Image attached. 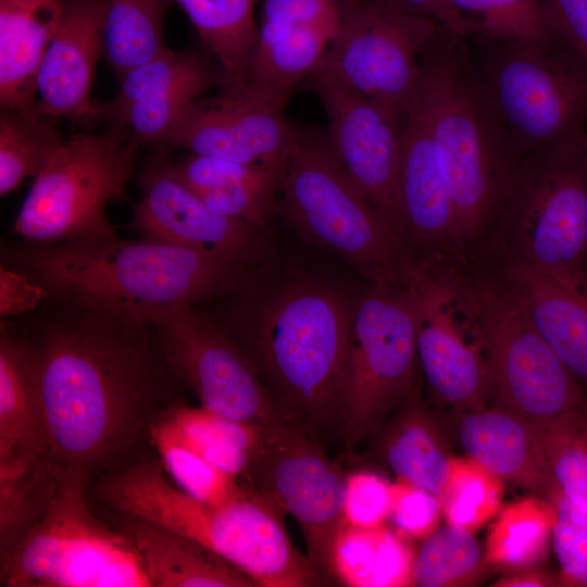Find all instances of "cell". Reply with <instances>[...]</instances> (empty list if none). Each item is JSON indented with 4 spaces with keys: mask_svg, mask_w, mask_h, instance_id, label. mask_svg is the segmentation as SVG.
Segmentation results:
<instances>
[{
    "mask_svg": "<svg viewBox=\"0 0 587 587\" xmlns=\"http://www.w3.org/2000/svg\"><path fill=\"white\" fill-rule=\"evenodd\" d=\"M150 324L86 311L27 342L48 455L91 478L155 452L152 432L184 401Z\"/></svg>",
    "mask_w": 587,
    "mask_h": 587,
    "instance_id": "6da1fadb",
    "label": "cell"
},
{
    "mask_svg": "<svg viewBox=\"0 0 587 587\" xmlns=\"http://www.w3.org/2000/svg\"><path fill=\"white\" fill-rule=\"evenodd\" d=\"M22 260L46 290L85 311L138 324L192 308L242 277L240 262L143 238L41 245L25 251Z\"/></svg>",
    "mask_w": 587,
    "mask_h": 587,
    "instance_id": "7a4b0ae2",
    "label": "cell"
},
{
    "mask_svg": "<svg viewBox=\"0 0 587 587\" xmlns=\"http://www.w3.org/2000/svg\"><path fill=\"white\" fill-rule=\"evenodd\" d=\"M89 496L101 508L142 517L200 542L257 586L321 583L309 558L291 542L282 510L246 485L235 500L210 505L176 486L153 452L92 479Z\"/></svg>",
    "mask_w": 587,
    "mask_h": 587,
    "instance_id": "3957f363",
    "label": "cell"
},
{
    "mask_svg": "<svg viewBox=\"0 0 587 587\" xmlns=\"http://www.w3.org/2000/svg\"><path fill=\"white\" fill-rule=\"evenodd\" d=\"M461 37L442 30L424 52L422 103L455 212L464 252L499 218L527 159L491 111Z\"/></svg>",
    "mask_w": 587,
    "mask_h": 587,
    "instance_id": "277c9868",
    "label": "cell"
},
{
    "mask_svg": "<svg viewBox=\"0 0 587 587\" xmlns=\"http://www.w3.org/2000/svg\"><path fill=\"white\" fill-rule=\"evenodd\" d=\"M351 316L335 292L298 286L264 305L250 334L247 357L277 405L315 433L337 427Z\"/></svg>",
    "mask_w": 587,
    "mask_h": 587,
    "instance_id": "5b68a950",
    "label": "cell"
},
{
    "mask_svg": "<svg viewBox=\"0 0 587 587\" xmlns=\"http://www.w3.org/2000/svg\"><path fill=\"white\" fill-rule=\"evenodd\" d=\"M280 190L283 212L311 240L373 283H403L414 263L408 245L346 174L328 136L300 130Z\"/></svg>",
    "mask_w": 587,
    "mask_h": 587,
    "instance_id": "8992f818",
    "label": "cell"
},
{
    "mask_svg": "<svg viewBox=\"0 0 587 587\" xmlns=\"http://www.w3.org/2000/svg\"><path fill=\"white\" fill-rule=\"evenodd\" d=\"M91 480L65 472L42 519L0 557V586H151L130 535L92 510Z\"/></svg>",
    "mask_w": 587,
    "mask_h": 587,
    "instance_id": "52a82bcc",
    "label": "cell"
},
{
    "mask_svg": "<svg viewBox=\"0 0 587 587\" xmlns=\"http://www.w3.org/2000/svg\"><path fill=\"white\" fill-rule=\"evenodd\" d=\"M140 146L116 122L99 134L72 135L34 177L14 230L41 245L115 236L105 209L124 198Z\"/></svg>",
    "mask_w": 587,
    "mask_h": 587,
    "instance_id": "ba28073f",
    "label": "cell"
},
{
    "mask_svg": "<svg viewBox=\"0 0 587 587\" xmlns=\"http://www.w3.org/2000/svg\"><path fill=\"white\" fill-rule=\"evenodd\" d=\"M487 41L473 68L497 120L526 157L586 135L587 61L565 50Z\"/></svg>",
    "mask_w": 587,
    "mask_h": 587,
    "instance_id": "9c48e42d",
    "label": "cell"
},
{
    "mask_svg": "<svg viewBox=\"0 0 587 587\" xmlns=\"http://www.w3.org/2000/svg\"><path fill=\"white\" fill-rule=\"evenodd\" d=\"M415 317L402 284L373 283L351 316L337 404L348 451L374 435L417 386Z\"/></svg>",
    "mask_w": 587,
    "mask_h": 587,
    "instance_id": "30bf717a",
    "label": "cell"
},
{
    "mask_svg": "<svg viewBox=\"0 0 587 587\" xmlns=\"http://www.w3.org/2000/svg\"><path fill=\"white\" fill-rule=\"evenodd\" d=\"M499 218L512 259L587 290V135L527 157Z\"/></svg>",
    "mask_w": 587,
    "mask_h": 587,
    "instance_id": "8fae6325",
    "label": "cell"
},
{
    "mask_svg": "<svg viewBox=\"0 0 587 587\" xmlns=\"http://www.w3.org/2000/svg\"><path fill=\"white\" fill-rule=\"evenodd\" d=\"M479 313L489 400L542 429L587 410L584 386L534 327L503 283L471 286Z\"/></svg>",
    "mask_w": 587,
    "mask_h": 587,
    "instance_id": "7c38bea8",
    "label": "cell"
},
{
    "mask_svg": "<svg viewBox=\"0 0 587 587\" xmlns=\"http://www.w3.org/2000/svg\"><path fill=\"white\" fill-rule=\"evenodd\" d=\"M442 29L388 0H350L320 65L403 123L423 54Z\"/></svg>",
    "mask_w": 587,
    "mask_h": 587,
    "instance_id": "4fadbf2b",
    "label": "cell"
},
{
    "mask_svg": "<svg viewBox=\"0 0 587 587\" xmlns=\"http://www.w3.org/2000/svg\"><path fill=\"white\" fill-rule=\"evenodd\" d=\"M403 285L414 311L419 363L434 397L460 414L487 408L482 323L472 287L430 261L414 262Z\"/></svg>",
    "mask_w": 587,
    "mask_h": 587,
    "instance_id": "5bb4252c",
    "label": "cell"
},
{
    "mask_svg": "<svg viewBox=\"0 0 587 587\" xmlns=\"http://www.w3.org/2000/svg\"><path fill=\"white\" fill-rule=\"evenodd\" d=\"M346 475L310 427L283 420L264 426L241 484L289 513L299 524L308 558L321 577L329 574V552L344 525Z\"/></svg>",
    "mask_w": 587,
    "mask_h": 587,
    "instance_id": "9a60e30c",
    "label": "cell"
},
{
    "mask_svg": "<svg viewBox=\"0 0 587 587\" xmlns=\"http://www.w3.org/2000/svg\"><path fill=\"white\" fill-rule=\"evenodd\" d=\"M151 326L172 374L202 408L263 425L287 419L247 354L192 308Z\"/></svg>",
    "mask_w": 587,
    "mask_h": 587,
    "instance_id": "2e32d148",
    "label": "cell"
},
{
    "mask_svg": "<svg viewBox=\"0 0 587 587\" xmlns=\"http://www.w3.org/2000/svg\"><path fill=\"white\" fill-rule=\"evenodd\" d=\"M285 104L248 84L222 86L190 103L161 147L285 171L300 133L286 120Z\"/></svg>",
    "mask_w": 587,
    "mask_h": 587,
    "instance_id": "e0dca14e",
    "label": "cell"
},
{
    "mask_svg": "<svg viewBox=\"0 0 587 587\" xmlns=\"http://www.w3.org/2000/svg\"><path fill=\"white\" fill-rule=\"evenodd\" d=\"M308 78L326 112L328 139L336 158L358 189L407 243L396 190L403 123L322 65Z\"/></svg>",
    "mask_w": 587,
    "mask_h": 587,
    "instance_id": "ac0fdd59",
    "label": "cell"
},
{
    "mask_svg": "<svg viewBox=\"0 0 587 587\" xmlns=\"http://www.w3.org/2000/svg\"><path fill=\"white\" fill-rule=\"evenodd\" d=\"M110 102H95L92 121L125 125L141 145L161 146L186 108L224 85L218 65L190 48L166 50L118 78Z\"/></svg>",
    "mask_w": 587,
    "mask_h": 587,
    "instance_id": "d6986e66",
    "label": "cell"
},
{
    "mask_svg": "<svg viewBox=\"0 0 587 587\" xmlns=\"http://www.w3.org/2000/svg\"><path fill=\"white\" fill-rule=\"evenodd\" d=\"M133 224L143 239L215 253L243 263L258 246V227L221 215L159 157L141 177Z\"/></svg>",
    "mask_w": 587,
    "mask_h": 587,
    "instance_id": "ffe728a7",
    "label": "cell"
},
{
    "mask_svg": "<svg viewBox=\"0 0 587 587\" xmlns=\"http://www.w3.org/2000/svg\"><path fill=\"white\" fill-rule=\"evenodd\" d=\"M397 200L407 243L462 258L455 212L426 112L416 95L400 132Z\"/></svg>",
    "mask_w": 587,
    "mask_h": 587,
    "instance_id": "44dd1931",
    "label": "cell"
},
{
    "mask_svg": "<svg viewBox=\"0 0 587 587\" xmlns=\"http://www.w3.org/2000/svg\"><path fill=\"white\" fill-rule=\"evenodd\" d=\"M108 0H70L37 76V108L53 117L91 123L96 66L103 52Z\"/></svg>",
    "mask_w": 587,
    "mask_h": 587,
    "instance_id": "7402d4cb",
    "label": "cell"
},
{
    "mask_svg": "<svg viewBox=\"0 0 587 587\" xmlns=\"http://www.w3.org/2000/svg\"><path fill=\"white\" fill-rule=\"evenodd\" d=\"M460 415L459 441L469 458L503 482L550 501L558 487L548 465L540 428L495 405Z\"/></svg>",
    "mask_w": 587,
    "mask_h": 587,
    "instance_id": "603a6c76",
    "label": "cell"
},
{
    "mask_svg": "<svg viewBox=\"0 0 587 587\" xmlns=\"http://www.w3.org/2000/svg\"><path fill=\"white\" fill-rule=\"evenodd\" d=\"M102 509L107 520L130 535L152 587L257 586L200 542L142 517Z\"/></svg>",
    "mask_w": 587,
    "mask_h": 587,
    "instance_id": "cb8c5ba5",
    "label": "cell"
},
{
    "mask_svg": "<svg viewBox=\"0 0 587 587\" xmlns=\"http://www.w3.org/2000/svg\"><path fill=\"white\" fill-rule=\"evenodd\" d=\"M503 283L566 369L587 387V290L514 259L505 268Z\"/></svg>",
    "mask_w": 587,
    "mask_h": 587,
    "instance_id": "d4e9b609",
    "label": "cell"
},
{
    "mask_svg": "<svg viewBox=\"0 0 587 587\" xmlns=\"http://www.w3.org/2000/svg\"><path fill=\"white\" fill-rule=\"evenodd\" d=\"M70 0H0V108L37 103V76Z\"/></svg>",
    "mask_w": 587,
    "mask_h": 587,
    "instance_id": "484cf974",
    "label": "cell"
},
{
    "mask_svg": "<svg viewBox=\"0 0 587 587\" xmlns=\"http://www.w3.org/2000/svg\"><path fill=\"white\" fill-rule=\"evenodd\" d=\"M47 453L41 407L27 342L2 325L0 338V479Z\"/></svg>",
    "mask_w": 587,
    "mask_h": 587,
    "instance_id": "4316f807",
    "label": "cell"
},
{
    "mask_svg": "<svg viewBox=\"0 0 587 587\" xmlns=\"http://www.w3.org/2000/svg\"><path fill=\"white\" fill-rule=\"evenodd\" d=\"M339 27L262 21L247 84L286 103L295 87L321 64Z\"/></svg>",
    "mask_w": 587,
    "mask_h": 587,
    "instance_id": "83f0119b",
    "label": "cell"
},
{
    "mask_svg": "<svg viewBox=\"0 0 587 587\" xmlns=\"http://www.w3.org/2000/svg\"><path fill=\"white\" fill-rule=\"evenodd\" d=\"M378 455L396 475L438 498L447 482L451 457L419 389L374 434Z\"/></svg>",
    "mask_w": 587,
    "mask_h": 587,
    "instance_id": "f1b7e54d",
    "label": "cell"
},
{
    "mask_svg": "<svg viewBox=\"0 0 587 587\" xmlns=\"http://www.w3.org/2000/svg\"><path fill=\"white\" fill-rule=\"evenodd\" d=\"M415 553L409 539L384 525L344 523L329 552V574L350 587L412 586Z\"/></svg>",
    "mask_w": 587,
    "mask_h": 587,
    "instance_id": "f546056e",
    "label": "cell"
},
{
    "mask_svg": "<svg viewBox=\"0 0 587 587\" xmlns=\"http://www.w3.org/2000/svg\"><path fill=\"white\" fill-rule=\"evenodd\" d=\"M258 0H173L187 14L204 48L214 57L223 86L247 84L259 37Z\"/></svg>",
    "mask_w": 587,
    "mask_h": 587,
    "instance_id": "4dcf8cb0",
    "label": "cell"
},
{
    "mask_svg": "<svg viewBox=\"0 0 587 587\" xmlns=\"http://www.w3.org/2000/svg\"><path fill=\"white\" fill-rule=\"evenodd\" d=\"M173 0H108L103 54L117 78L168 50L163 20Z\"/></svg>",
    "mask_w": 587,
    "mask_h": 587,
    "instance_id": "1f68e13d",
    "label": "cell"
},
{
    "mask_svg": "<svg viewBox=\"0 0 587 587\" xmlns=\"http://www.w3.org/2000/svg\"><path fill=\"white\" fill-rule=\"evenodd\" d=\"M55 118L37 108L1 109L0 195L15 190L27 177H36L64 142Z\"/></svg>",
    "mask_w": 587,
    "mask_h": 587,
    "instance_id": "d6a6232c",
    "label": "cell"
},
{
    "mask_svg": "<svg viewBox=\"0 0 587 587\" xmlns=\"http://www.w3.org/2000/svg\"><path fill=\"white\" fill-rule=\"evenodd\" d=\"M555 521L551 501L528 497L505 507L486 542L487 561L504 569H525L541 560Z\"/></svg>",
    "mask_w": 587,
    "mask_h": 587,
    "instance_id": "836d02e7",
    "label": "cell"
},
{
    "mask_svg": "<svg viewBox=\"0 0 587 587\" xmlns=\"http://www.w3.org/2000/svg\"><path fill=\"white\" fill-rule=\"evenodd\" d=\"M449 3L474 26V36L503 45L565 50L541 0H449Z\"/></svg>",
    "mask_w": 587,
    "mask_h": 587,
    "instance_id": "e575fe53",
    "label": "cell"
},
{
    "mask_svg": "<svg viewBox=\"0 0 587 587\" xmlns=\"http://www.w3.org/2000/svg\"><path fill=\"white\" fill-rule=\"evenodd\" d=\"M65 472L42 454L21 474L0 479V557L42 519Z\"/></svg>",
    "mask_w": 587,
    "mask_h": 587,
    "instance_id": "d590c367",
    "label": "cell"
},
{
    "mask_svg": "<svg viewBox=\"0 0 587 587\" xmlns=\"http://www.w3.org/2000/svg\"><path fill=\"white\" fill-rule=\"evenodd\" d=\"M503 480L471 458L451 457L439 496L447 525L473 533L501 507Z\"/></svg>",
    "mask_w": 587,
    "mask_h": 587,
    "instance_id": "8d00e7d4",
    "label": "cell"
},
{
    "mask_svg": "<svg viewBox=\"0 0 587 587\" xmlns=\"http://www.w3.org/2000/svg\"><path fill=\"white\" fill-rule=\"evenodd\" d=\"M480 567L482 551L472 533L448 525L423 540L415 553L412 586L466 585Z\"/></svg>",
    "mask_w": 587,
    "mask_h": 587,
    "instance_id": "74e56055",
    "label": "cell"
},
{
    "mask_svg": "<svg viewBox=\"0 0 587 587\" xmlns=\"http://www.w3.org/2000/svg\"><path fill=\"white\" fill-rule=\"evenodd\" d=\"M154 450L173 483L189 496L210 505L238 498L245 485L217 469L159 427L152 432Z\"/></svg>",
    "mask_w": 587,
    "mask_h": 587,
    "instance_id": "f35d334b",
    "label": "cell"
},
{
    "mask_svg": "<svg viewBox=\"0 0 587 587\" xmlns=\"http://www.w3.org/2000/svg\"><path fill=\"white\" fill-rule=\"evenodd\" d=\"M541 435L557 487L587 513V410L561 416L544 427Z\"/></svg>",
    "mask_w": 587,
    "mask_h": 587,
    "instance_id": "ab89813d",
    "label": "cell"
},
{
    "mask_svg": "<svg viewBox=\"0 0 587 587\" xmlns=\"http://www.w3.org/2000/svg\"><path fill=\"white\" fill-rule=\"evenodd\" d=\"M550 501L555 510L552 537L561 583L587 586V513L572 504L559 488Z\"/></svg>",
    "mask_w": 587,
    "mask_h": 587,
    "instance_id": "60d3db41",
    "label": "cell"
},
{
    "mask_svg": "<svg viewBox=\"0 0 587 587\" xmlns=\"http://www.w3.org/2000/svg\"><path fill=\"white\" fill-rule=\"evenodd\" d=\"M175 175L195 191L239 184H282L284 171L261 164H247L211 155L191 153L172 164Z\"/></svg>",
    "mask_w": 587,
    "mask_h": 587,
    "instance_id": "b9f144b4",
    "label": "cell"
},
{
    "mask_svg": "<svg viewBox=\"0 0 587 587\" xmlns=\"http://www.w3.org/2000/svg\"><path fill=\"white\" fill-rule=\"evenodd\" d=\"M442 516L440 499L405 479L391 483L389 519L408 539L424 540L438 529Z\"/></svg>",
    "mask_w": 587,
    "mask_h": 587,
    "instance_id": "7bdbcfd3",
    "label": "cell"
},
{
    "mask_svg": "<svg viewBox=\"0 0 587 587\" xmlns=\"http://www.w3.org/2000/svg\"><path fill=\"white\" fill-rule=\"evenodd\" d=\"M278 189L280 184L266 183L239 184L196 192L216 213L259 228L273 214Z\"/></svg>",
    "mask_w": 587,
    "mask_h": 587,
    "instance_id": "ee69618b",
    "label": "cell"
},
{
    "mask_svg": "<svg viewBox=\"0 0 587 587\" xmlns=\"http://www.w3.org/2000/svg\"><path fill=\"white\" fill-rule=\"evenodd\" d=\"M391 483L376 473L359 470L346 475L344 522L355 527H377L389 519Z\"/></svg>",
    "mask_w": 587,
    "mask_h": 587,
    "instance_id": "f6af8a7d",
    "label": "cell"
},
{
    "mask_svg": "<svg viewBox=\"0 0 587 587\" xmlns=\"http://www.w3.org/2000/svg\"><path fill=\"white\" fill-rule=\"evenodd\" d=\"M562 47L587 61V0H541Z\"/></svg>",
    "mask_w": 587,
    "mask_h": 587,
    "instance_id": "bcb514c9",
    "label": "cell"
},
{
    "mask_svg": "<svg viewBox=\"0 0 587 587\" xmlns=\"http://www.w3.org/2000/svg\"><path fill=\"white\" fill-rule=\"evenodd\" d=\"M47 295L38 283L25 275L1 266L0 268V315L8 317L34 309Z\"/></svg>",
    "mask_w": 587,
    "mask_h": 587,
    "instance_id": "7dc6e473",
    "label": "cell"
},
{
    "mask_svg": "<svg viewBox=\"0 0 587 587\" xmlns=\"http://www.w3.org/2000/svg\"><path fill=\"white\" fill-rule=\"evenodd\" d=\"M401 10L436 21L449 33L461 38L475 35L474 26L460 16L449 0H388Z\"/></svg>",
    "mask_w": 587,
    "mask_h": 587,
    "instance_id": "c3c4849f",
    "label": "cell"
},
{
    "mask_svg": "<svg viewBox=\"0 0 587 587\" xmlns=\"http://www.w3.org/2000/svg\"><path fill=\"white\" fill-rule=\"evenodd\" d=\"M552 582L540 573L524 572L497 580L496 587H542L552 585Z\"/></svg>",
    "mask_w": 587,
    "mask_h": 587,
    "instance_id": "681fc988",
    "label": "cell"
}]
</instances>
